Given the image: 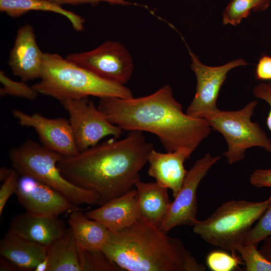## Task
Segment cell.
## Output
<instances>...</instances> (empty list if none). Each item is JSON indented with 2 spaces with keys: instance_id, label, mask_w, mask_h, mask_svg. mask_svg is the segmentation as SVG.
I'll return each instance as SVG.
<instances>
[{
  "instance_id": "obj_32",
  "label": "cell",
  "mask_w": 271,
  "mask_h": 271,
  "mask_svg": "<svg viewBox=\"0 0 271 271\" xmlns=\"http://www.w3.org/2000/svg\"><path fill=\"white\" fill-rule=\"evenodd\" d=\"M52 2L61 6L64 4L76 5L83 4H96L99 2H106L112 4H125L119 0H49Z\"/></svg>"
},
{
  "instance_id": "obj_27",
  "label": "cell",
  "mask_w": 271,
  "mask_h": 271,
  "mask_svg": "<svg viewBox=\"0 0 271 271\" xmlns=\"http://www.w3.org/2000/svg\"><path fill=\"white\" fill-rule=\"evenodd\" d=\"M240 259L222 251H213L206 257V264L213 271H231L237 268Z\"/></svg>"
},
{
  "instance_id": "obj_13",
  "label": "cell",
  "mask_w": 271,
  "mask_h": 271,
  "mask_svg": "<svg viewBox=\"0 0 271 271\" xmlns=\"http://www.w3.org/2000/svg\"><path fill=\"white\" fill-rule=\"evenodd\" d=\"M13 115L22 126L33 128L41 145L64 157L79 152L69 121L64 118H50L39 113L28 114L19 109L12 111Z\"/></svg>"
},
{
  "instance_id": "obj_2",
  "label": "cell",
  "mask_w": 271,
  "mask_h": 271,
  "mask_svg": "<svg viewBox=\"0 0 271 271\" xmlns=\"http://www.w3.org/2000/svg\"><path fill=\"white\" fill-rule=\"evenodd\" d=\"M97 107L109 121L123 130L155 134L167 152L185 149L192 154L212 129L205 119L183 111L167 84L144 97H102Z\"/></svg>"
},
{
  "instance_id": "obj_14",
  "label": "cell",
  "mask_w": 271,
  "mask_h": 271,
  "mask_svg": "<svg viewBox=\"0 0 271 271\" xmlns=\"http://www.w3.org/2000/svg\"><path fill=\"white\" fill-rule=\"evenodd\" d=\"M43 55L32 26L27 24L20 27L8 61L13 74L26 82L41 78Z\"/></svg>"
},
{
  "instance_id": "obj_29",
  "label": "cell",
  "mask_w": 271,
  "mask_h": 271,
  "mask_svg": "<svg viewBox=\"0 0 271 271\" xmlns=\"http://www.w3.org/2000/svg\"><path fill=\"white\" fill-rule=\"evenodd\" d=\"M252 94L257 98L266 101L269 106V111L266 119V125L271 131V81L260 82L252 89Z\"/></svg>"
},
{
  "instance_id": "obj_8",
  "label": "cell",
  "mask_w": 271,
  "mask_h": 271,
  "mask_svg": "<svg viewBox=\"0 0 271 271\" xmlns=\"http://www.w3.org/2000/svg\"><path fill=\"white\" fill-rule=\"evenodd\" d=\"M67 111L77 147L83 152L107 136L118 139L123 130L112 124L89 97L60 101Z\"/></svg>"
},
{
  "instance_id": "obj_23",
  "label": "cell",
  "mask_w": 271,
  "mask_h": 271,
  "mask_svg": "<svg viewBox=\"0 0 271 271\" xmlns=\"http://www.w3.org/2000/svg\"><path fill=\"white\" fill-rule=\"evenodd\" d=\"M256 244H243L238 246L239 253L245 264L246 271H271V262L257 248Z\"/></svg>"
},
{
  "instance_id": "obj_37",
  "label": "cell",
  "mask_w": 271,
  "mask_h": 271,
  "mask_svg": "<svg viewBox=\"0 0 271 271\" xmlns=\"http://www.w3.org/2000/svg\"><path fill=\"white\" fill-rule=\"evenodd\" d=\"M12 169L2 167L0 169V180L3 181L9 174Z\"/></svg>"
},
{
  "instance_id": "obj_19",
  "label": "cell",
  "mask_w": 271,
  "mask_h": 271,
  "mask_svg": "<svg viewBox=\"0 0 271 271\" xmlns=\"http://www.w3.org/2000/svg\"><path fill=\"white\" fill-rule=\"evenodd\" d=\"M49 247L29 241L8 231L0 242L1 256L19 270H34L47 256Z\"/></svg>"
},
{
  "instance_id": "obj_12",
  "label": "cell",
  "mask_w": 271,
  "mask_h": 271,
  "mask_svg": "<svg viewBox=\"0 0 271 271\" xmlns=\"http://www.w3.org/2000/svg\"><path fill=\"white\" fill-rule=\"evenodd\" d=\"M15 193L26 212L33 214L59 216L79 208L60 193L29 176H21Z\"/></svg>"
},
{
  "instance_id": "obj_30",
  "label": "cell",
  "mask_w": 271,
  "mask_h": 271,
  "mask_svg": "<svg viewBox=\"0 0 271 271\" xmlns=\"http://www.w3.org/2000/svg\"><path fill=\"white\" fill-rule=\"evenodd\" d=\"M249 182L257 188H271V169H257L249 177Z\"/></svg>"
},
{
  "instance_id": "obj_3",
  "label": "cell",
  "mask_w": 271,
  "mask_h": 271,
  "mask_svg": "<svg viewBox=\"0 0 271 271\" xmlns=\"http://www.w3.org/2000/svg\"><path fill=\"white\" fill-rule=\"evenodd\" d=\"M121 270L205 271V266L178 238L140 217L129 226L110 231L101 249Z\"/></svg>"
},
{
  "instance_id": "obj_10",
  "label": "cell",
  "mask_w": 271,
  "mask_h": 271,
  "mask_svg": "<svg viewBox=\"0 0 271 271\" xmlns=\"http://www.w3.org/2000/svg\"><path fill=\"white\" fill-rule=\"evenodd\" d=\"M191 57V69L195 74L197 85L193 100L186 113L190 116L204 118L220 111L217 101L221 88L227 73L232 69L247 65L243 59H238L219 66H209L203 64L188 47Z\"/></svg>"
},
{
  "instance_id": "obj_36",
  "label": "cell",
  "mask_w": 271,
  "mask_h": 271,
  "mask_svg": "<svg viewBox=\"0 0 271 271\" xmlns=\"http://www.w3.org/2000/svg\"><path fill=\"white\" fill-rule=\"evenodd\" d=\"M49 261L47 257L35 267L34 271H48Z\"/></svg>"
},
{
  "instance_id": "obj_6",
  "label": "cell",
  "mask_w": 271,
  "mask_h": 271,
  "mask_svg": "<svg viewBox=\"0 0 271 271\" xmlns=\"http://www.w3.org/2000/svg\"><path fill=\"white\" fill-rule=\"evenodd\" d=\"M9 158L21 176L32 177L49 186L76 206L100 205V195L76 186L62 175L57 163L63 156L28 139L11 149Z\"/></svg>"
},
{
  "instance_id": "obj_24",
  "label": "cell",
  "mask_w": 271,
  "mask_h": 271,
  "mask_svg": "<svg viewBox=\"0 0 271 271\" xmlns=\"http://www.w3.org/2000/svg\"><path fill=\"white\" fill-rule=\"evenodd\" d=\"M0 81L3 85L0 89L1 97L10 95L34 100L38 96L39 93L32 86H29L26 81L13 80L2 70L0 71Z\"/></svg>"
},
{
  "instance_id": "obj_11",
  "label": "cell",
  "mask_w": 271,
  "mask_h": 271,
  "mask_svg": "<svg viewBox=\"0 0 271 271\" xmlns=\"http://www.w3.org/2000/svg\"><path fill=\"white\" fill-rule=\"evenodd\" d=\"M221 158L206 153L198 159L187 171L181 188L172 202L170 208L159 228L168 233L175 227L193 226L197 220V191L202 179Z\"/></svg>"
},
{
  "instance_id": "obj_4",
  "label": "cell",
  "mask_w": 271,
  "mask_h": 271,
  "mask_svg": "<svg viewBox=\"0 0 271 271\" xmlns=\"http://www.w3.org/2000/svg\"><path fill=\"white\" fill-rule=\"evenodd\" d=\"M32 87L59 101L90 96L133 97L124 85L104 79L55 53H44L40 80Z\"/></svg>"
},
{
  "instance_id": "obj_1",
  "label": "cell",
  "mask_w": 271,
  "mask_h": 271,
  "mask_svg": "<svg viewBox=\"0 0 271 271\" xmlns=\"http://www.w3.org/2000/svg\"><path fill=\"white\" fill-rule=\"evenodd\" d=\"M117 139L97 144L75 156H62L57 163L66 180L100 195L99 206L134 188L154 150L141 131L131 130L123 139Z\"/></svg>"
},
{
  "instance_id": "obj_35",
  "label": "cell",
  "mask_w": 271,
  "mask_h": 271,
  "mask_svg": "<svg viewBox=\"0 0 271 271\" xmlns=\"http://www.w3.org/2000/svg\"><path fill=\"white\" fill-rule=\"evenodd\" d=\"M18 270L19 269L11 262L2 256L1 257V271H16Z\"/></svg>"
},
{
  "instance_id": "obj_20",
  "label": "cell",
  "mask_w": 271,
  "mask_h": 271,
  "mask_svg": "<svg viewBox=\"0 0 271 271\" xmlns=\"http://www.w3.org/2000/svg\"><path fill=\"white\" fill-rule=\"evenodd\" d=\"M137 204L141 217L160 227L171 206L168 189L155 182H137Z\"/></svg>"
},
{
  "instance_id": "obj_17",
  "label": "cell",
  "mask_w": 271,
  "mask_h": 271,
  "mask_svg": "<svg viewBox=\"0 0 271 271\" xmlns=\"http://www.w3.org/2000/svg\"><path fill=\"white\" fill-rule=\"evenodd\" d=\"M85 214L89 218L104 225L110 231L124 228L141 217L137 204V191L134 188Z\"/></svg>"
},
{
  "instance_id": "obj_38",
  "label": "cell",
  "mask_w": 271,
  "mask_h": 271,
  "mask_svg": "<svg viewBox=\"0 0 271 271\" xmlns=\"http://www.w3.org/2000/svg\"><path fill=\"white\" fill-rule=\"evenodd\" d=\"M119 1L125 4V5L131 4L130 3L126 2L125 0H119Z\"/></svg>"
},
{
  "instance_id": "obj_9",
  "label": "cell",
  "mask_w": 271,
  "mask_h": 271,
  "mask_svg": "<svg viewBox=\"0 0 271 271\" xmlns=\"http://www.w3.org/2000/svg\"><path fill=\"white\" fill-rule=\"evenodd\" d=\"M66 59L97 76L124 85L134 68L131 56L119 42L107 41L94 49L68 54Z\"/></svg>"
},
{
  "instance_id": "obj_22",
  "label": "cell",
  "mask_w": 271,
  "mask_h": 271,
  "mask_svg": "<svg viewBox=\"0 0 271 271\" xmlns=\"http://www.w3.org/2000/svg\"><path fill=\"white\" fill-rule=\"evenodd\" d=\"M32 11L51 12L64 16L71 22L73 29L82 31L84 19L49 0H0V11L12 18L19 17Z\"/></svg>"
},
{
  "instance_id": "obj_26",
  "label": "cell",
  "mask_w": 271,
  "mask_h": 271,
  "mask_svg": "<svg viewBox=\"0 0 271 271\" xmlns=\"http://www.w3.org/2000/svg\"><path fill=\"white\" fill-rule=\"evenodd\" d=\"M268 205L258 222L252 227L243 244H258L265 237L271 235V190Z\"/></svg>"
},
{
  "instance_id": "obj_16",
  "label": "cell",
  "mask_w": 271,
  "mask_h": 271,
  "mask_svg": "<svg viewBox=\"0 0 271 271\" xmlns=\"http://www.w3.org/2000/svg\"><path fill=\"white\" fill-rule=\"evenodd\" d=\"M191 154L185 149L166 153L153 150L148 159V174L154 178L159 185L171 189L175 198L181 188L187 172L184 162Z\"/></svg>"
},
{
  "instance_id": "obj_31",
  "label": "cell",
  "mask_w": 271,
  "mask_h": 271,
  "mask_svg": "<svg viewBox=\"0 0 271 271\" xmlns=\"http://www.w3.org/2000/svg\"><path fill=\"white\" fill-rule=\"evenodd\" d=\"M257 80H271V57L264 55L259 59L255 71Z\"/></svg>"
},
{
  "instance_id": "obj_5",
  "label": "cell",
  "mask_w": 271,
  "mask_h": 271,
  "mask_svg": "<svg viewBox=\"0 0 271 271\" xmlns=\"http://www.w3.org/2000/svg\"><path fill=\"white\" fill-rule=\"evenodd\" d=\"M269 197L263 201L231 200L222 204L207 218L197 220L193 232L212 245L235 255L252 227L265 211Z\"/></svg>"
},
{
  "instance_id": "obj_25",
  "label": "cell",
  "mask_w": 271,
  "mask_h": 271,
  "mask_svg": "<svg viewBox=\"0 0 271 271\" xmlns=\"http://www.w3.org/2000/svg\"><path fill=\"white\" fill-rule=\"evenodd\" d=\"M252 0H232L223 13V24L236 26L247 18L252 11Z\"/></svg>"
},
{
  "instance_id": "obj_28",
  "label": "cell",
  "mask_w": 271,
  "mask_h": 271,
  "mask_svg": "<svg viewBox=\"0 0 271 271\" xmlns=\"http://www.w3.org/2000/svg\"><path fill=\"white\" fill-rule=\"evenodd\" d=\"M19 175L16 170L12 169L8 176L2 181L3 183L0 189L1 216L9 198L15 192Z\"/></svg>"
},
{
  "instance_id": "obj_34",
  "label": "cell",
  "mask_w": 271,
  "mask_h": 271,
  "mask_svg": "<svg viewBox=\"0 0 271 271\" xmlns=\"http://www.w3.org/2000/svg\"><path fill=\"white\" fill-rule=\"evenodd\" d=\"M254 12H262L265 11L269 7L271 0H252Z\"/></svg>"
},
{
  "instance_id": "obj_21",
  "label": "cell",
  "mask_w": 271,
  "mask_h": 271,
  "mask_svg": "<svg viewBox=\"0 0 271 271\" xmlns=\"http://www.w3.org/2000/svg\"><path fill=\"white\" fill-rule=\"evenodd\" d=\"M69 213L68 222L79 246L87 250H101L109 239L110 231L79 208Z\"/></svg>"
},
{
  "instance_id": "obj_18",
  "label": "cell",
  "mask_w": 271,
  "mask_h": 271,
  "mask_svg": "<svg viewBox=\"0 0 271 271\" xmlns=\"http://www.w3.org/2000/svg\"><path fill=\"white\" fill-rule=\"evenodd\" d=\"M48 271H91L90 250L77 244L70 228L49 247Z\"/></svg>"
},
{
  "instance_id": "obj_15",
  "label": "cell",
  "mask_w": 271,
  "mask_h": 271,
  "mask_svg": "<svg viewBox=\"0 0 271 271\" xmlns=\"http://www.w3.org/2000/svg\"><path fill=\"white\" fill-rule=\"evenodd\" d=\"M67 229L58 216L39 215L26 212L11 220L8 231L25 240L49 247Z\"/></svg>"
},
{
  "instance_id": "obj_7",
  "label": "cell",
  "mask_w": 271,
  "mask_h": 271,
  "mask_svg": "<svg viewBox=\"0 0 271 271\" xmlns=\"http://www.w3.org/2000/svg\"><path fill=\"white\" fill-rule=\"evenodd\" d=\"M258 104L256 100L237 110H221L205 118L212 129L225 139L227 149L223 153L228 164L243 160L248 149L263 148L271 153V140L251 118Z\"/></svg>"
},
{
  "instance_id": "obj_33",
  "label": "cell",
  "mask_w": 271,
  "mask_h": 271,
  "mask_svg": "<svg viewBox=\"0 0 271 271\" xmlns=\"http://www.w3.org/2000/svg\"><path fill=\"white\" fill-rule=\"evenodd\" d=\"M260 252L271 262V235L265 237L262 241Z\"/></svg>"
}]
</instances>
